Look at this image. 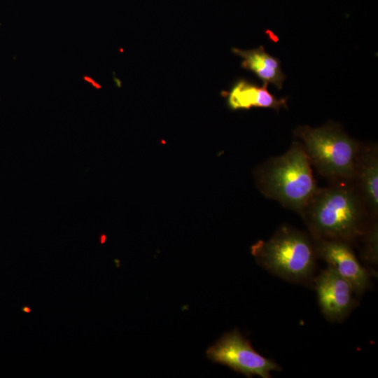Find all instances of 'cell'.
I'll return each mask as SVG.
<instances>
[{"label":"cell","mask_w":378,"mask_h":378,"mask_svg":"<svg viewBox=\"0 0 378 378\" xmlns=\"http://www.w3.org/2000/svg\"><path fill=\"white\" fill-rule=\"evenodd\" d=\"M300 214L315 239L347 242L364 233L370 218L351 181L319 188Z\"/></svg>","instance_id":"1"},{"label":"cell","mask_w":378,"mask_h":378,"mask_svg":"<svg viewBox=\"0 0 378 378\" xmlns=\"http://www.w3.org/2000/svg\"><path fill=\"white\" fill-rule=\"evenodd\" d=\"M312 165L300 141L255 172L258 188L267 197L301 213L318 190Z\"/></svg>","instance_id":"2"},{"label":"cell","mask_w":378,"mask_h":378,"mask_svg":"<svg viewBox=\"0 0 378 378\" xmlns=\"http://www.w3.org/2000/svg\"><path fill=\"white\" fill-rule=\"evenodd\" d=\"M294 134L318 173L332 183L351 181L362 144L332 122L300 126Z\"/></svg>","instance_id":"3"},{"label":"cell","mask_w":378,"mask_h":378,"mask_svg":"<svg viewBox=\"0 0 378 378\" xmlns=\"http://www.w3.org/2000/svg\"><path fill=\"white\" fill-rule=\"evenodd\" d=\"M251 252L262 267L293 281L307 279L312 274L317 256L314 243L307 234L286 226L269 240L258 241Z\"/></svg>","instance_id":"4"},{"label":"cell","mask_w":378,"mask_h":378,"mask_svg":"<svg viewBox=\"0 0 378 378\" xmlns=\"http://www.w3.org/2000/svg\"><path fill=\"white\" fill-rule=\"evenodd\" d=\"M206 356L212 362L227 366L247 377L256 375L270 378L271 372L281 370L274 361L258 353L237 329L224 333L207 349Z\"/></svg>","instance_id":"5"},{"label":"cell","mask_w":378,"mask_h":378,"mask_svg":"<svg viewBox=\"0 0 378 378\" xmlns=\"http://www.w3.org/2000/svg\"><path fill=\"white\" fill-rule=\"evenodd\" d=\"M314 243L317 255L349 281L355 293L360 295L369 288V273L358 260L349 242L314 238Z\"/></svg>","instance_id":"6"},{"label":"cell","mask_w":378,"mask_h":378,"mask_svg":"<svg viewBox=\"0 0 378 378\" xmlns=\"http://www.w3.org/2000/svg\"><path fill=\"white\" fill-rule=\"evenodd\" d=\"M316 290L321 309L328 320L342 321L354 308L351 285L329 266L316 279Z\"/></svg>","instance_id":"7"},{"label":"cell","mask_w":378,"mask_h":378,"mask_svg":"<svg viewBox=\"0 0 378 378\" xmlns=\"http://www.w3.org/2000/svg\"><path fill=\"white\" fill-rule=\"evenodd\" d=\"M372 219L378 212V150L377 145H361L351 181Z\"/></svg>","instance_id":"8"},{"label":"cell","mask_w":378,"mask_h":378,"mask_svg":"<svg viewBox=\"0 0 378 378\" xmlns=\"http://www.w3.org/2000/svg\"><path fill=\"white\" fill-rule=\"evenodd\" d=\"M267 85L264 83L258 86L245 80H239L227 93L229 107L232 110L262 107L276 111L287 107V99L276 98L267 90Z\"/></svg>","instance_id":"9"},{"label":"cell","mask_w":378,"mask_h":378,"mask_svg":"<svg viewBox=\"0 0 378 378\" xmlns=\"http://www.w3.org/2000/svg\"><path fill=\"white\" fill-rule=\"evenodd\" d=\"M232 52L243 59L241 67L253 72L264 83H272L281 89L286 76L281 67V62L267 53L263 46L252 50L236 48Z\"/></svg>","instance_id":"10"},{"label":"cell","mask_w":378,"mask_h":378,"mask_svg":"<svg viewBox=\"0 0 378 378\" xmlns=\"http://www.w3.org/2000/svg\"><path fill=\"white\" fill-rule=\"evenodd\" d=\"M365 237L364 255L372 264H375L377 260V223L372 220V224L368 225L364 233Z\"/></svg>","instance_id":"11"},{"label":"cell","mask_w":378,"mask_h":378,"mask_svg":"<svg viewBox=\"0 0 378 378\" xmlns=\"http://www.w3.org/2000/svg\"><path fill=\"white\" fill-rule=\"evenodd\" d=\"M83 79L89 83H91L92 84H93L94 87L96 88H100V86L99 84L96 83L93 80H92L90 78H89L88 76H84L83 77Z\"/></svg>","instance_id":"12"},{"label":"cell","mask_w":378,"mask_h":378,"mask_svg":"<svg viewBox=\"0 0 378 378\" xmlns=\"http://www.w3.org/2000/svg\"><path fill=\"white\" fill-rule=\"evenodd\" d=\"M21 310H22V312H25V313H27V314L30 313L31 311V308H30L29 306H27V305L23 306V307L21 308Z\"/></svg>","instance_id":"13"}]
</instances>
